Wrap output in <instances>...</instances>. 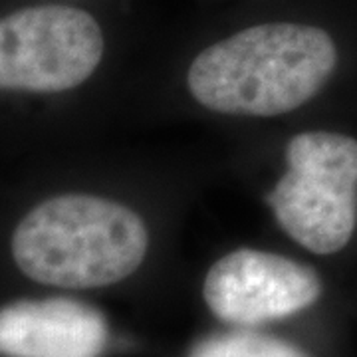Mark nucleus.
Returning <instances> with one entry per match:
<instances>
[{
    "label": "nucleus",
    "instance_id": "obj_1",
    "mask_svg": "<svg viewBox=\"0 0 357 357\" xmlns=\"http://www.w3.org/2000/svg\"><path fill=\"white\" fill-rule=\"evenodd\" d=\"M337 48L318 26L270 20L204 48L192 60V98L218 114L274 117L310 102L335 70Z\"/></svg>",
    "mask_w": 357,
    "mask_h": 357
},
{
    "label": "nucleus",
    "instance_id": "obj_2",
    "mask_svg": "<svg viewBox=\"0 0 357 357\" xmlns=\"http://www.w3.org/2000/svg\"><path fill=\"white\" fill-rule=\"evenodd\" d=\"M149 234L129 206L91 195H60L34 206L13 234L16 266L34 282L88 290L131 276Z\"/></svg>",
    "mask_w": 357,
    "mask_h": 357
},
{
    "label": "nucleus",
    "instance_id": "obj_3",
    "mask_svg": "<svg viewBox=\"0 0 357 357\" xmlns=\"http://www.w3.org/2000/svg\"><path fill=\"white\" fill-rule=\"evenodd\" d=\"M286 173L268 195L280 227L314 255H335L357 225V141L307 131L286 149Z\"/></svg>",
    "mask_w": 357,
    "mask_h": 357
},
{
    "label": "nucleus",
    "instance_id": "obj_4",
    "mask_svg": "<svg viewBox=\"0 0 357 357\" xmlns=\"http://www.w3.org/2000/svg\"><path fill=\"white\" fill-rule=\"evenodd\" d=\"M103 32L93 14L66 4L26 6L0 18V89L56 93L100 66Z\"/></svg>",
    "mask_w": 357,
    "mask_h": 357
},
{
    "label": "nucleus",
    "instance_id": "obj_5",
    "mask_svg": "<svg viewBox=\"0 0 357 357\" xmlns=\"http://www.w3.org/2000/svg\"><path fill=\"white\" fill-rule=\"evenodd\" d=\"M319 294L321 282L312 268L252 248L222 256L203 286L208 310L241 328L294 316L312 306Z\"/></svg>",
    "mask_w": 357,
    "mask_h": 357
},
{
    "label": "nucleus",
    "instance_id": "obj_6",
    "mask_svg": "<svg viewBox=\"0 0 357 357\" xmlns=\"http://www.w3.org/2000/svg\"><path fill=\"white\" fill-rule=\"evenodd\" d=\"M103 314L70 298L20 300L0 307L2 357H102Z\"/></svg>",
    "mask_w": 357,
    "mask_h": 357
},
{
    "label": "nucleus",
    "instance_id": "obj_7",
    "mask_svg": "<svg viewBox=\"0 0 357 357\" xmlns=\"http://www.w3.org/2000/svg\"><path fill=\"white\" fill-rule=\"evenodd\" d=\"M189 357H307L300 347L266 333L236 330L215 333L192 345Z\"/></svg>",
    "mask_w": 357,
    "mask_h": 357
}]
</instances>
